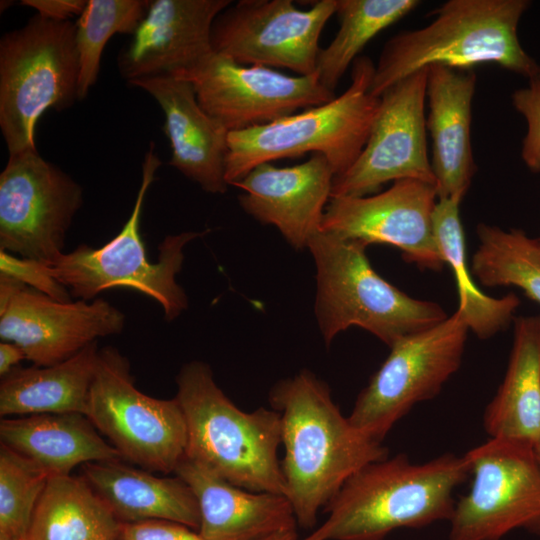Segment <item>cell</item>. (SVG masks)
<instances>
[{
  "label": "cell",
  "instance_id": "6da1fadb",
  "mask_svg": "<svg viewBox=\"0 0 540 540\" xmlns=\"http://www.w3.org/2000/svg\"><path fill=\"white\" fill-rule=\"evenodd\" d=\"M269 401L281 420L284 495L297 522L311 528L345 482L388 451L342 415L327 384L309 370L277 382Z\"/></svg>",
  "mask_w": 540,
  "mask_h": 540
},
{
  "label": "cell",
  "instance_id": "7a4b0ae2",
  "mask_svg": "<svg viewBox=\"0 0 540 540\" xmlns=\"http://www.w3.org/2000/svg\"><path fill=\"white\" fill-rule=\"evenodd\" d=\"M469 476L464 455L412 463L398 454L372 462L342 486L327 520L303 540H383L399 528L450 520L454 489Z\"/></svg>",
  "mask_w": 540,
  "mask_h": 540
},
{
  "label": "cell",
  "instance_id": "3957f363",
  "mask_svg": "<svg viewBox=\"0 0 540 540\" xmlns=\"http://www.w3.org/2000/svg\"><path fill=\"white\" fill-rule=\"evenodd\" d=\"M528 0H449L428 25L394 35L375 65L369 93L385 90L431 65L471 69L493 63L527 79L540 65L522 47L518 26Z\"/></svg>",
  "mask_w": 540,
  "mask_h": 540
},
{
  "label": "cell",
  "instance_id": "277c9868",
  "mask_svg": "<svg viewBox=\"0 0 540 540\" xmlns=\"http://www.w3.org/2000/svg\"><path fill=\"white\" fill-rule=\"evenodd\" d=\"M176 383L187 427L185 456L243 489L284 495L277 456L279 412L264 407L250 413L240 410L202 361L185 364Z\"/></svg>",
  "mask_w": 540,
  "mask_h": 540
},
{
  "label": "cell",
  "instance_id": "5b68a950",
  "mask_svg": "<svg viewBox=\"0 0 540 540\" xmlns=\"http://www.w3.org/2000/svg\"><path fill=\"white\" fill-rule=\"evenodd\" d=\"M366 247L324 231L308 244L316 266L315 315L327 345L357 326L391 347L447 318L439 304L414 299L383 279L372 268Z\"/></svg>",
  "mask_w": 540,
  "mask_h": 540
},
{
  "label": "cell",
  "instance_id": "8992f818",
  "mask_svg": "<svg viewBox=\"0 0 540 540\" xmlns=\"http://www.w3.org/2000/svg\"><path fill=\"white\" fill-rule=\"evenodd\" d=\"M375 65L358 57L351 84L333 100L270 123L228 135L226 181L233 185L256 166L306 153L321 154L334 177L345 173L362 152L380 106L369 93Z\"/></svg>",
  "mask_w": 540,
  "mask_h": 540
},
{
  "label": "cell",
  "instance_id": "52a82bcc",
  "mask_svg": "<svg viewBox=\"0 0 540 540\" xmlns=\"http://www.w3.org/2000/svg\"><path fill=\"white\" fill-rule=\"evenodd\" d=\"M160 165L152 142L144 156L134 207L120 232L99 248L80 244L48 264L51 275L69 290L72 298L89 301L106 289L121 287L154 299L167 321L176 319L187 309L188 298L176 275L182 268L185 245L209 230L168 235L158 246V260H149L140 222L146 193Z\"/></svg>",
  "mask_w": 540,
  "mask_h": 540
},
{
  "label": "cell",
  "instance_id": "ba28073f",
  "mask_svg": "<svg viewBox=\"0 0 540 540\" xmlns=\"http://www.w3.org/2000/svg\"><path fill=\"white\" fill-rule=\"evenodd\" d=\"M75 23L34 15L0 40V128L9 155L36 150L35 131L49 109L78 100Z\"/></svg>",
  "mask_w": 540,
  "mask_h": 540
},
{
  "label": "cell",
  "instance_id": "9c48e42d",
  "mask_svg": "<svg viewBox=\"0 0 540 540\" xmlns=\"http://www.w3.org/2000/svg\"><path fill=\"white\" fill-rule=\"evenodd\" d=\"M86 416L122 459L148 471L174 473L185 457L187 427L177 398L137 389L129 361L115 347L99 350Z\"/></svg>",
  "mask_w": 540,
  "mask_h": 540
},
{
  "label": "cell",
  "instance_id": "30bf717a",
  "mask_svg": "<svg viewBox=\"0 0 540 540\" xmlns=\"http://www.w3.org/2000/svg\"><path fill=\"white\" fill-rule=\"evenodd\" d=\"M468 330L456 310L442 322L396 342L358 395L350 423L382 442L399 419L415 404L435 397L458 370Z\"/></svg>",
  "mask_w": 540,
  "mask_h": 540
},
{
  "label": "cell",
  "instance_id": "8fae6325",
  "mask_svg": "<svg viewBox=\"0 0 540 540\" xmlns=\"http://www.w3.org/2000/svg\"><path fill=\"white\" fill-rule=\"evenodd\" d=\"M464 457L472 485L455 504L449 540H500L518 528L540 534V466L534 448L490 438Z\"/></svg>",
  "mask_w": 540,
  "mask_h": 540
},
{
  "label": "cell",
  "instance_id": "7c38bea8",
  "mask_svg": "<svg viewBox=\"0 0 540 540\" xmlns=\"http://www.w3.org/2000/svg\"><path fill=\"white\" fill-rule=\"evenodd\" d=\"M82 202L81 186L37 149L9 155L0 174V249L53 262Z\"/></svg>",
  "mask_w": 540,
  "mask_h": 540
},
{
  "label": "cell",
  "instance_id": "4fadbf2b",
  "mask_svg": "<svg viewBox=\"0 0 540 540\" xmlns=\"http://www.w3.org/2000/svg\"><path fill=\"white\" fill-rule=\"evenodd\" d=\"M337 0L300 10L291 0H240L214 20L212 50L243 65L316 73L319 39Z\"/></svg>",
  "mask_w": 540,
  "mask_h": 540
},
{
  "label": "cell",
  "instance_id": "5bb4252c",
  "mask_svg": "<svg viewBox=\"0 0 540 540\" xmlns=\"http://www.w3.org/2000/svg\"><path fill=\"white\" fill-rule=\"evenodd\" d=\"M178 78L192 83L200 106L229 132L261 126L336 98L317 73L290 76L239 64L214 51Z\"/></svg>",
  "mask_w": 540,
  "mask_h": 540
},
{
  "label": "cell",
  "instance_id": "9a60e30c",
  "mask_svg": "<svg viewBox=\"0 0 540 540\" xmlns=\"http://www.w3.org/2000/svg\"><path fill=\"white\" fill-rule=\"evenodd\" d=\"M427 75L421 69L383 92L368 140L353 165L334 177L331 197L367 196L401 179L436 186L426 138Z\"/></svg>",
  "mask_w": 540,
  "mask_h": 540
},
{
  "label": "cell",
  "instance_id": "2e32d148",
  "mask_svg": "<svg viewBox=\"0 0 540 540\" xmlns=\"http://www.w3.org/2000/svg\"><path fill=\"white\" fill-rule=\"evenodd\" d=\"M436 186L416 179L394 181L374 196L331 197L321 231L366 246L387 244L402 251L406 262L440 271L445 262L433 227Z\"/></svg>",
  "mask_w": 540,
  "mask_h": 540
},
{
  "label": "cell",
  "instance_id": "e0dca14e",
  "mask_svg": "<svg viewBox=\"0 0 540 540\" xmlns=\"http://www.w3.org/2000/svg\"><path fill=\"white\" fill-rule=\"evenodd\" d=\"M126 317L105 299L61 302L22 285L0 307V338L36 366L62 362L100 337L123 331Z\"/></svg>",
  "mask_w": 540,
  "mask_h": 540
},
{
  "label": "cell",
  "instance_id": "ac0fdd59",
  "mask_svg": "<svg viewBox=\"0 0 540 540\" xmlns=\"http://www.w3.org/2000/svg\"><path fill=\"white\" fill-rule=\"evenodd\" d=\"M230 0H154L129 45L118 56L128 83L148 77H180L213 52L211 31Z\"/></svg>",
  "mask_w": 540,
  "mask_h": 540
},
{
  "label": "cell",
  "instance_id": "d6986e66",
  "mask_svg": "<svg viewBox=\"0 0 540 540\" xmlns=\"http://www.w3.org/2000/svg\"><path fill=\"white\" fill-rule=\"evenodd\" d=\"M334 176L328 160L316 153L289 167L262 163L233 186L243 190L238 201L247 214L275 226L300 250L321 231Z\"/></svg>",
  "mask_w": 540,
  "mask_h": 540
},
{
  "label": "cell",
  "instance_id": "ffe728a7",
  "mask_svg": "<svg viewBox=\"0 0 540 540\" xmlns=\"http://www.w3.org/2000/svg\"><path fill=\"white\" fill-rule=\"evenodd\" d=\"M160 105L171 158L169 164L212 194L225 193L229 131L199 104L191 82L171 75L129 82Z\"/></svg>",
  "mask_w": 540,
  "mask_h": 540
},
{
  "label": "cell",
  "instance_id": "44dd1931",
  "mask_svg": "<svg viewBox=\"0 0 540 540\" xmlns=\"http://www.w3.org/2000/svg\"><path fill=\"white\" fill-rule=\"evenodd\" d=\"M475 87L476 74L472 69L428 67L426 128L432 140L431 166L437 196L459 204L476 171L471 143Z\"/></svg>",
  "mask_w": 540,
  "mask_h": 540
},
{
  "label": "cell",
  "instance_id": "7402d4cb",
  "mask_svg": "<svg viewBox=\"0 0 540 540\" xmlns=\"http://www.w3.org/2000/svg\"><path fill=\"white\" fill-rule=\"evenodd\" d=\"M174 474L197 499L203 540H260L295 529L294 510L283 494L243 489L186 456Z\"/></svg>",
  "mask_w": 540,
  "mask_h": 540
},
{
  "label": "cell",
  "instance_id": "603a6c76",
  "mask_svg": "<svg viewBox=\"0 0 540 540\" xmlns=\"http://www.w3.org/2000/svg\"><path fill=\"white\" fill-rule=\"evenodd\" d=\"M81 469L82 477L121 523L165 520L198 531L197 499L178 476L158 477L121 460L89 462Z\"/></svg>",
  "mask_w": 540,
  "mask_h": 540
},
{
  "label": "cell",
  "instance_id": "cb8c5ba5",
  "mask_svg": "<svg viewBox=\"0 0 540 540\" xmlns=\"http://www.w3.org/2000/svg\"><path fill=\"white\" fill-rule=\"evenodd\" d=\"M1 444L39 465L50 476L78 465L122 460L81 413H43L0 421Z\"/></svg>",
  "mask_w": 540,
  "mask_h": 540
},
{
  "label": "cell",
  "instance_id": "d4e9b609",
  "mask_svg": "<svg viewBox=\"0 0 540 540\" xmlns=\"http://www.w3.org/2000/svg\"><path fill=\"white\" fill-rule=\"evenodd\" d=\"M483 422L491 438L533 448L540 440V315L514 319L507 371Z\"/></svg>",
  "mask_w": 540,
  "mask_h": 540
},
{
  "label": "cell",
  "instance_id": "484cf974",
  "mask_svg": "<svg viewBox=\"0 0 540 540\" xmlns=\"http://www.w3.org/2000/svg\"><path fill=\"white\" fill-rule=\"evenodd\" d=\"M99 350L95 341L54 365L15 367L1 380L0 416L86 415Z\"/></svg>",
  "mask_w": 540,
  "mask_h": 540
},
{
  "label": "cell",
  "instance_id": "4316f807",
  "mask_svg": "<svg viewBox=\"0 0 540 540\" xmlns=\"http://www.w3.org/2000/svg\"><path fill=\"white\" fill-rule=\"evenodd\" d=\"M122 523L87 481L50 476L30 525L27 540H120Z\"/></svg>",
  "mask_w": 540,
  "mask_h": 540
},
{
  "label": "cell",
  "instance_id": "83f0119b",
  "mask_svg": "<svg viewBox=\"0 0 540 540\" xmlns=\"http://www.w3.org/2000/svg\"><path fill=\"white\" fill-rule=\"evenodd\" d=\"M459 205L451 199H438L433 212L434 233L444 262L451 267L455 277L459 295L457 310L478 338L488 339L508 327L520 300L513 293L492 298L472 281Z\"/></svg>",
  "mask_w": 540,
  "mask_h": 540
},
{
  "label": "cell",
  "instance_id": "f1b7e54d",
  "mask_svg": "<svg viewBox=\"0 0 540 540\" xmlns=\"http://www.w3.org/2000/svg\"><path fill=\"white\" fill-rule=\"evenodd\" d=\"M419 3L417 0H337L340 26L335 38L318 55L316 73L320 83L334 92L367 43Z\"/></svg>",
  "mask_w": 540,
  "mask_h": 540
},
{
  "label": "cell",
  "instance_id": "f546056e",
  "mask_svg": "<svg viewBox=\"0 0 540 540\" xmlns=\"http://www.w3.org/2000/svg\"><path fill=\"white\" fill-rule=\"evenodd\" d=\"M479 246L471 269L487 287L514 286L540 304V252L537 238L521 229L505 231L497 226H477Z\"/></svg>",
  "mask_w": 540,
  "mask_h": 540
},
{
  "label": "cell",
  "instance_id": "4dcf8cb0",
  "mask_svg": "<svg viewBox=\"0 0 540 540\" xmlns=\"http://www.w3.org/2000/svg\"><path fill=\"white\" fill-rule=\"evenodd\" d=\"M147 0H88L75 23L79 59L78 100L96 83L103 50L115 34H134L145 17Z\"/></svg>",
  "mask_w": 540,
  "mask_h": 540
},
{
  "label": "cell",
  "instance_id": "1f68e13d",
  "mask_svg": "<svg viewBox=\"0 0 540 540\" xmlns=\"http://www.w3.org/2000/svg\"><path fill=\"white\" fill-rule=\"evenodd\" d=\"M50 474L0 446V540H27L34 510Z\"/></svg>",
  "mask_w": 540,
  "mask_h": 540
},
{
  "label": "cell",
  "instance_id": "d6a6232c",
  "mask_svg": "<svg viewBox=\"0 0 540 540\" xmlns=\"http://www.w3.org/2000/svg\"><path fill=\"white\" fill-rule=\"evenodd\" d=\"M512 104L527 124L521 158L532 173H540V73L528 79V86L512 94Z\"/></svg>",
  "mask_w": 540,
  "mask_h": 540
},
{
  "label": "cell",
  "instance_id": "836d02e7",
  "mask_svg": "<svg viewBox=\"0 0 540 540\" xmlns=\"http://www.w3.org/2000/svg\"><path fill=\"white\" fill-rule=\"evenodd\" d=\"M0 274L12 277L55 300L72 301L69 290L51 275L47 263L0 249Z\"/></svg>",
  "mask_w": 540,
  "mask_h": 540
},
{
  "label": "cell",
  "instance_id": "e575fe53",
  "mask_svg": "<svg viewBox=\"0 0 540 540\" xmlns=\"http://www.w3.org/2000/svg\"><path fill=\"white\" fill-rule=\"evenodd\" d=\"M120 540H203L195 530L176 522L150 520L122 523Z\"/></svg>",
  "mask_w": 540,
  "mask_h": 540
},
{
  "label": "cell",
  "instance_id": "d590c367",
  "mask_svg": "<svg viewBox=\"0 0 540 540\" xmlns=\"http://www.w3.org/2000/svg\"><path fill=\"white\" fill-rule=\"evenodd\" d=\"M87 4L86 0H23L21 5L37 11V14L52 20L68 21L80 15Z\"/></svg>",
  "mask_w": 540,
  "mask_h": 540
},
{
  "label": "cell",
  "instance_id": "8d00e7d4",
  "mask_svg": "<svg viewBox=\"0 0 540 540\" xmlns=\"http://www.w3.org/2000/svg\"><path fill=\"white\" fill-rule=\"evenodd\" d=\"M26 359L23 349L15 343L1 341L0 343V376H6L18 366L19 362Z\"/></svg>",
  "mask_w": 540,
  "mask_h": 540
},
{
  "label": "cell",
  "instance_id": "74e56055",
  "mask_svg": "<svg viewBox=\"0 0 540 540\" xmlns=\"http://www.w3.org/2000/svg\"><path fill=\"white\" fill-rule=\"evenodd\" d=\"M260 540H297L296 529H289L271 534Z\"/></svg>",
  "mask_w": 540,
  "mask_h": 540
},
{
  "label": "cell",
  "instance_id": "f35d334b",
  "mask_svg": "<svg viewBox=\"0 0 540 540\" xmlns=\"http://www.w3.org/2000/svg\"><path fill=\"white\" fill-rule=\"evenodd\" d=\"M534 454L540 466V440L534 446Z\"/></svg>",
  "mask_w": 540,
  "mask_h": 540
},
{
  "label": "cell",
  "instance_id": "ab89813d",
  "mask_svg": "<svg viewBox=\"0 0 540 540\" xmlns=\"http://www.w3.org/2000/svg\"><path fill=\"white\" fill-rule=\"evenodd\" d=\"M537 243H538V250H539V252H540V237L537 238Z\"/></svg>",
  "mask_w": 540,
  "mask_h": 540
}]
</instances>
